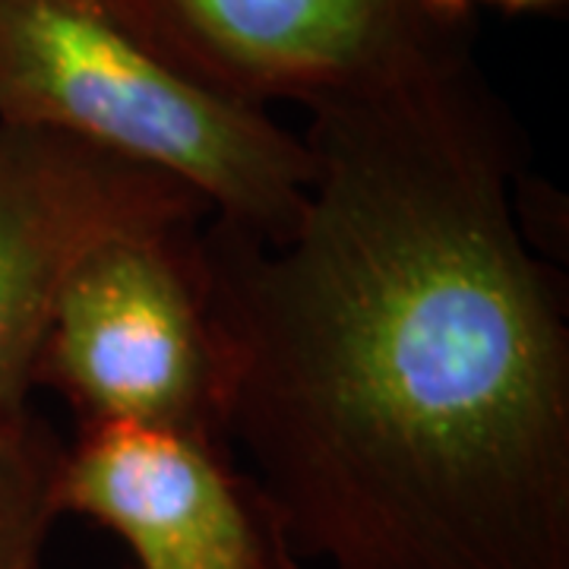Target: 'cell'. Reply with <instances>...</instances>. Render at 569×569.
Returning a JSON list of instances; mask_svg holds the SVG:
<instances>
[{
    "label": "cell",
    "mask_w": 569,
    "mask_h": 569,
    "mask_svg": "<svg viewBox=\"0 0 569 569\" xmlns=\"http://www.w3.org/2000/svg\"><path fill=\"white\" fill-rule=\"evenodd\" d=\"M63 443L29 408L0 415V569H39L61 519Z\"/></svg>",
    "instance_id": "obj_7"
},
{
    "label": "cell",
    "mask_w": 569,
    "mask_h": 569,
    "mask_svg": "<svg viewBox=\"0 0 569 569\" xmlns=\"http://www.w3.org/2000/svg\"><path fill=\"white\" fill-rule=\"evenodd\" d=\"M140 39L231 99L320 108L471 58L468 22L425 0H104Z\"/></svg>",
    "instance_id": "obj_4"
},
{
    "label": "cell",
    "mask_w": 569,
    "mask_h": 569,
    "mask_svg": "<svg viewBox=\"0 0 569 569\" xmlns=\"http://www.w3.org/2000/svg\"><path fill=\"white\" fill-rule=\"evenodd\" d=\"M212 216L171 174L36 123L0 121V415H20L54 305L96 247Z\"/></svg>",
    "instance_id": "obj_5"
},
{
    "label": "cell",
    "mask_w": 569,
    "mask_h": 569,
    "mask_svg": "<svg viewBox=\"0 0 569 569\" xmlns=\"http://www.w3.org/2000/svg\"><path fill=\"white\" fill-rule=\"evenodd\" d=\"M58 503L118 535L130 569H305L282 509L219 433L77 427Z\"/></svg>",
    "instance_id": "obj_6"
},
{
    "label": "cell",
    "mask_w": 569,
    "mask_h": 569,
    "mask_svg": "<svg viewBox=\"0 0 569 569\" xmlns=\"http://www.w3.org/2000/svg\"><path fill=\"white\" fill-rule=\"evenodd\" d=\"M307 203L209 216L219 430L329 569H569V317L471 58L310 108Z\"/></svg>",
    "instance_id": "obj_1"
},
{
    "label": "cell",
    "mask_w": 569,
    "mask_h": 569,
    "mask_svg": "<svg viewBox=\"0 0 569 569\" xmlns=\"http://www.w3.org/2000/svg\"><path fill=\"white\" fill-rule=\"evenodd\" d=\"M206 219L121 231L67 279L41 342L36 387L54 389L77 427L222 437V358L200 257Z\"/></svg>",
    "instance_id": "obj_3"
},
{
    "label": "cell",
    "mask_w": 569,
    "mask_h": 569,
    "mask_svg": "<svg viewBox=\"0 0 569 569\" xmlns=\"http://www.w3.org/2000/svg\"><path fill=\"white\" fill-rule=\"evenodd\" d=\"M0 121L171 174L263 241L291 234L313 174L305 137L190 77L104 0H0Z\"/></svg>",
    "instance_id": "obj_2"
},
{
    "label": "cell",
    "mask_w": 569,
    "mask_h": 569,
    "mask_svg": "<svg viewBox=\"0 0 569 569\" xmlns=\"http://www.w3.org/2000/svg\"><path fill=\"white\" fill-rule=\"evenodd\" d=\"M425 3L433 13H440L443 20L468 22V17H471V3H475V0H425Z\"/></svg>",
    "instance_id": "obj_9"
},
{
    "label": "cell",
    "mask_w": 569,
    "mask_h": 569,
    "mask_svg": "<svg viewBox=\"0 0 569 569\" xmlns=\"http://www.w3.org/2000/svg\"><path fill=\"white\" fill-rule=\"evenodd\" d=\"M490 3H497L507 13H548L563 7L567 0H490Z\"/></svg>",
    "instance_id": "obj_8"
}]
</instances>
